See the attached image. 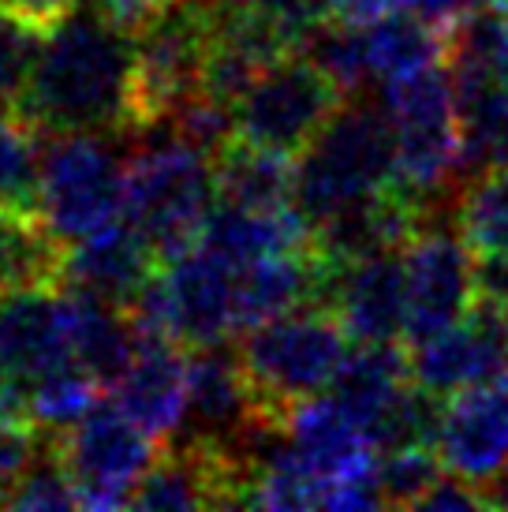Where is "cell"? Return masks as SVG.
<instances>
[{"instance_id": "obj_1", "label": "cell", "mask_w": 508, "mask_h": 512, "mask_svg": "<svg viewBox=\"0 0 508 512\" xmlns=\"http://www.w3.org/2000/svg\"><path fill=\"white\" fill-rule=\"evenodd\" d=\"M49 135L127 131L135 135V38L86 0L42 38L30 79L12 109Z\"/></svg>"}, {"instance_id": "obj_2", "label": "cell", "mask_w": 508, "mask_h": 512, "mask_svg": "<svg viewBox=\"0 0 508 512\" xmlns=\"http://www.w3.org/2000/svg\"><path fill=\"white\" fill-rule=\"evenodd\" d=\"M352 344L337 311L322 303L296 307L243 329L236 356L266 423L284 427L299 404L322 397L337 382Z\"/></svg>"}, {"instance_id": "obj_3", "label": "cell", "mask_w": 508, "mask_h": 512, "mask_svg": "<svg viewBox=\"0 0 508 512\" xmlns=\"http://www.w3.org/2000/svg\"><path fill=\"white\" fill-rule=\"evenodd\" d=\"M396 184V143L381 105L344 101L337 116L296 157V210L307 225Z\"/></svg>"}, {"instance_id": "obj_4", "label": "cell", "mask_w": 508, "mask_h": 512, "mask_svg": "<svg viewBox=\"0 0 508 512\" xmlns=\"http://www.w3.org/2000/svg\"><path fill=\"white\" fill-rule=\"evenodd\" d=\"M161 139L131 154L124 217L157 247L161 262L198 240V232L221 202L213 157L184 143L172 124H157Z\"/></svg>"}, {"instance_id": "obj_5", "label": "cell", "mask_w": 508, "mask_h": 512, "mask_svg": "<svg viewBox=\"0 0 508 512\" xmlns=\"http://www.w3.org/2000/svg\"><path fill=\"white\" fill-rule=\"evenodd\" d=\"M381 109L396 143V184L411 199L441 195L460 169H467L464 124L456 105V79L449 64L381 86Z\"/></svg>"}, {"instance_id": "obj_6", "label": "cell", "mask_w": 508, "mask_h": 512, "mask_svg": "<svg viewBox=\"0 0 508 512\" xmlns=\"http://www.w3.org/2000/svg\"><path fill=\"white\" fill-rule=\"evenodd\" d=\"M127 131H68L42 139V214L68 243L124 217Z\"/></svg>"}, {"instance_id": "obj_7", "label": "cell", "mask_w": 508, "mask_h": 512, "mask_svg": "<svg viewBox=\"0 0 508 512\" xmlns=\"http://www.w3.org/2000/svg\"><path fill=\"white\" fill-rule=\"evenodd\" d=\"M210 0H165L135 38V135L172 124L206 90Z\"/></svg>"}, {"instance_id": "obj_8", "label": "cell", "mask_w": 508, "mask_h": 512, "mask_svg": "<svg viewBox=\"0 0 508 512\" xmlns=\"http://www.w3.org/2000/svg\"><path fill=\"white\" fill-rule=\"evenodd\" d=\"M348 94L322 64L299 49L273 60L243 98L232 105V135L243 143L266 146L277 154L299 157L337 116Z\"/></svg>"}, {"instance_id": "obj_9", "label": "cell", "mask_w": 508, "mask_h": 512, "mask_svg": "<svg viewBox=\"0 0 508 512\" xmlns=\"http://www.w3.org/2000/svg\"><path fill=\"white\" fill-rule=\"evenodd\" d=\"M161 445L165 441L142 430L113 397L101 400L75 427L60 430V449L83 509H127L142 475L161 456Z\"/></svg>"}, {"instance_id": "obj_10", "label": "cell", "mask_w": 508, "mask_h": 512, "mask_svg": "<svg viewBox=\"0 0 508 512\" xmlns=\"http://www.w3.org/2000/svg\"><path fill=\"white\" fill-rule=\"evenodd\" d=\"M404 273L411 344L456 326L479 303V255L460 228L423 221L404 243Z\"/></svg>"}, {"instance_id": "obj_11", "label": "cell", "mask_w": 508, "mask_h": 512, "mask_svg": "<svg viewBox=\"0 0 508 512\" xmlns=\"http://www.w3.org/2000/svg\"><path fill=\"white\" fill-rule=\"evenodd\" d=\"M161 303L165 329L184 348H213L240 333L236 270L225 258L191 243L161 262Z\"/></svg>"}, {"instance_id": "obj_12", "label": "cell", "mask_w": 508, "mask_h": 512, "mask_svg": "<svg viewBox=\"0 0 508 512\" xmlns=\"http://www.w3.org/2000/svg\"><path fill=\"white\" fill-rule=\"evenodd\" d=\"M411 378L438 393L452 397L467 385H482L505 378L508 374V311L479 303L456 322V326L441 329L426 341H415L408 348Z\"/></svg>"}, {"instance_id": "obj_13", "label": "cell", "mask_w": 508, "mask_h": 512, "mask_svg": "<svg viewBox=\"0 0 508 512\" xmlns=\"http://www.w3.org/2000/svg\"><path fill=\"white\" fill-rule=\"evenodd\" d=\"M434 445L445 471L497 490L508 471V374L445 397Z\"/></svg>"}, {"instance_id": "obj_14", "label": "cell", "mask_w": 508, "mask_h": 512, "mask_svg": "<svg viewBox=\"0 0 508 512\" xmlns=\"http://www.w3.org/2000/svg\"><path fill=\"white\" fill-rule=\"evenodd\" d=\"M75 363L68 288H27L0 299V367L23 389Z\"/></svg>"}, {"instance_id": "obj_15", "label": "cell", "mask_w": 508, "mask_h": 512, "mask_svg": "<svg viewBox=\"0 0 508 512\" xmlns=\"http://www.w3.org/2000/svg\"><path fill=\"white\" fill-rule=\"evenodd\" d=\"M273 427L258 412V400L251 393V382L240 367L236 344H213L191 352L187 370V438H210L225 445H247L258 430Z\"/></svg>"}, {"instance_id": "obj_16", "label": "cell", "mask_w": 508, "mask_h": 512, "mask_svg": "<svg viewBox=\"0 0 508 512\" xmlns=\"http://www.w3.org/2000/svg\"><path fill=\"white\" fill-rule=\"evenodd\" d=\"M329 307L355 344H396L408 337V273L404 247L340 262Z\"/></svg>"}, {"instance_id": "obj_17", "label": "cell", "mask_w": 508, "mask_h": 512, "mask_svg": "<svg viewBox=\"0 0 508 512\" xmlns=\"http://www.w3.org/2000/svg\"><path fill=\"white\" fill-rule=\"evenodd\" d=\"M187 370L191 348L161 329H142L139 352L113 385V400L157 441H172L187 415Z\"/></svg>"}, {"instance_id": "obj_18", "label": "cell", "mask_w": 508, "mask_h": 512, "mask_svg": "<svg viewBox=\"0 0 508 512\" xmlns=\"http://www.w3.org/2000/svg\"><path fill=\"white\" fill-rule=\"evenodd\" d=\"M157 270H161L157 247L127 217L71 243L68 255V285H83L120 307H131L142 296V288L157 277Z\"/></svg>"}, {"instance_id": "obj_19", "label": "cell", "mask_w": 508, "mask_h": 512, "mask_svg": "<svg viewBox=\"0 0 508 512\" xmlns=\"http://www.w3.org/2000/svg\"><path fill=\"white\" fill-rule=\"evenodd\" d=\"M68 255L71 243L42 214V206L0 202V299L27 288H64Z\"/></svg>"}, {"instance_id": "obj_20", "label": "cell", "mask_w": 508, "mask_h": 512, "mask_svg": "<svg viewBox=\"0 0 508 512\" xmlns=\"http://www.w3.org/2000/svg\"><path fill=\"white\" fill-rule=\"evenodd\" d=\"M311 240V225L296 206H288V210H247L236 202H217L195 243H202L217 258H225L232 270H243L258 258L296 251V247H307Z\"/></svg>"}, {"instance_id": "obj_21", "label": "cell", "mask_w": 508, "mask_h": 512, "mask_svg": "<svg viewBox=\"0 0 508 512\" xmlns=\"http://www.w3.org/2000/svg\"><path fill=\"white\" fill-rule=\"evenodd\" d=\"M68 288V311H71V352L75 363L90 370L109 393L131 367V359L139 352L142 326L131 318L127 307L101 299L83 285Z\"/></svg>"}, {"instance_id": "obj_22", "label": "cell", "mask_w": 508, "mask_h": 512, "mask_svg": "<svg viewBox=\"0 0 508 512\" xmlns=\"http://www.w3.org/2000/svg\"><path fill=\"white\" fill-rule=\"evenodd\" d=\"M411 382L415 378H411L408 352L400 344H355V352H348L329 393L359 419L367 438H374L378 423Z\"/></svg>"}, {"instance_id": "obj_23", "label": "cell", "mask_w": 508, "mask_h": 512, "mask_svg": "<svg viewBox=\"0 0 508 512\" xmlns=\"http://www.w3.org/2000/svg\"><path fill=\"white\" fill-rule=\"evenodd\" d=\"M217 195L247 210H288L296 206V157L266 150V146L228 139L213 154Z\"/></svg>"}, {"instance_id": "obj_24", "label": "cell", "mask_w": 508, "mask_h": 512, "mask_svg": "<svg viewBox=\"0 0 508 512\" xmlns=\"http://www.w3.org/2000/svg\"><path fill=\"white\" fill-rule=\"evenodd\" d=\"M363 27H367L370 72L381 86L419 75L426 68H438V64H449V34H441L438 27H430L404 8H389L378 19H367Z\"/></svg>"}, {"instance_id": "obj_25", "label": "cell", "mask_w": 508, "mask_h": 512, "mask_svg": "<svg viewBox=\"0 0 508 512\" xmlns=\"http://www.w3.org/2000/svg\"><path fill=\"white\" fill-rule=\"evenodd\" d=\"M456 228L479 258H508V161L467 180L456 199Z\"/></svg>"}, {"instance_id": "obj_26", "label": "cell", "mask_w": 508, "mask_h": 512, "mask_svg": "<svg viewBox=\"0 0 508 512\" xmlns=\"http://www.w3.org/2000/svg\"><path fill=\"white\" fill-rule=\"evenodd\" d=\"M105 385L83 370L79 363H68V367L45 374L38 382L23 389V412L30 419H38L42 427L53 430H68L75 427L83 415H90L105 400Z\"/></svg>"}, {"instance_id": "obj_27", "label": "cell", "mask_w": 508, "mask_h": 512, "mask_svg": "<svg viewBox=\"0 0 508 512\" xmlns=\"http://www.w3.org/2000/svg\"><path fill=\"white\" fill-rule=\"evenodd\" d=\"M0 202L42 206V135L15 113H0Z\"/></svg>"}, {"instance_id": "obj_28", "label": "cell", "mask_w": 508, "mask_h": 512, "mask_svg": "<svg viewBox=\"0 0 508 512\" xmlns=\"http://www.w3.org/2000/svg\"><path fill=\"white\" fill-rule=\"evenodd\" d=\"M4 509H49V512L83 509L79 490L71 483L64 449H60V430H49V438L38 449L34 464L23 471V479L15 483V490L8 494Z\"/></svg>"}, {"instance_id": "obj_29", "label": "cell", "mask_w": 508, "mask_h": 512, "mask_svg": "<svg viewBox=\"0 0 508 512\" xmlns=\"http://www.w3.org/2000/svg\"><path fill=\"white\" fill-rule=\"evenodd\" d=\"M441 475H445V464H441L434 445H404V449L381 453V494H385V505L415 509Z\"/></svg>"}, {"instance_id": "obj_30", "label": "cell", "mask_w": 508, "mask_h": 512, "mask_svg": "<svg viewBox=\"0 0 508 512\" xmlns=\"http://www.w3.org/2000/svg\"><path fill=\"white\" fill-rule=\"evenodd\" d=\"M254 19L273 27L292 49H307L314 34L337 19V0H232Z\"/></svg>"}, {"instance_id": "obj_31", "label": "cell", "mask_w": 508, "mask_h": 512, "mask_svg": "<svg viewBox=\"0 0 508 512\" xmlns=\"http://www.w3.org/2000/svg\"><path fill=\"white\" fill-rule=\"evenodd\" d=\"M42 38L45 34L30 30L27 23H19L15 15L0 8V113L15 109V101L30 79V68L38 60Z\"/></svg>"}, {"instance_id": "obj_32", "label": "cell", "mask_w": 508, "mask_h": 512, "mask_svg": "<svg viewBox=\"0 0 508 512\" xmlns=\"http://www.w3.org/2000/svg\"><path fill=\"white\" fill-rule=\"evenodd\" d=\"M49 430L53 427H42L30 415H8V419H0V509H4L8 494L15 490V483L23 479V471L34 464V456L45 445Z\"/></svg>"}, {"instance_id": "obj_33", "label": "cell", "mask_w": 508, "mask_h": 512, "mask_svg": "<svg viewBox=\"0 0 508 512\" xmlns=\"http://www.w3.org/2000/svg\"><path fill=\"white\" fill-rule=\"evenodd\" d=\"M452 42L475 49L486 60V68L508 86V0L494 8H479Z\"/></svg>"}, {"instance_id": "obj_34", "label": "cell", "mask_w": 508, "mask_h": 512, "mask_svg": "<svg viewBox=\"0 0 508 512\" xmlns=\"http://www.w3.org/2000/svg\"><path fill=\"white\" fill-rule=\"evenodd\" d=\"M415 509H434V512H471V509H490V494L482 486L467 483L460 475L445 471L438 483L426 490V498Z\"/></svg>"}, {"instance_id": "obj_35", "label": "cell", "mask_w": 508, "mask_h": 512, "mask_svg": "<svg viewBox=\"0 0 508 512\" xmlns=\"http://www.w3.org/2000/svg\"><path fill=\"white\" fill-rule=\"evenodd\" d=\"M393 8H404V12L419 15L423 23H430V27H438L441 34L456 38L467 19L479 12V0H393Z\"/></svg>"}, {"instance_id": "obj_36", "label": "cell", "mask_w": 508, "mask_h": 512, "mask_svg": "<svg viewBox=\"0 0 508 512\" xmlns=\"http://www.w3.org/2000/svg\"><path fill=\"white\" fill-rule=\"evenodd\" d=\"M86 0H0V8L15 15L19 23H27L38 34H49L60 19H68L75 8H83Z\"/></svg>"}, {"instance_id": "obj_37", "label": "cell", "mask_w": 508, "mask_h": 512, "mask_svg": "<svg viewBox=\"0 0 508 512\" xmlns=\"http://www.w3.org/2000/svg\"><path fill=\"white\" fill-rule=\"evenodd\" d=\"M479 296L508 311V258H479Z\"/></svg>"}, {"instance_id": "obj_38", "label": "cell", "mask_w": 508, "mask_h": 512, "mask_svg": "<svg viewBox=\"0 0 508 512\" xmlns=\"http://www.w3.org/2000/svg\"><path fill=\"white\" fill-rule=\"evenodd\" d=\"M393 0H337V12L344 19H355V23H367V19H378L381 12H389Z\"/></svg>"}, {"instance_id": "obj_39", "label": "cell", "mask_w": 508, "mask_h": 512, "mask_svg": "<svg viewBox=\"0 0 508 512\" xmlns=\"http://www.w3.org/2000/svg\"><path fill=\"white\" fill-rule=\"evenodd\" d=\"M157 4H165V0H157Z\"/></svg>"}]
</instances>
